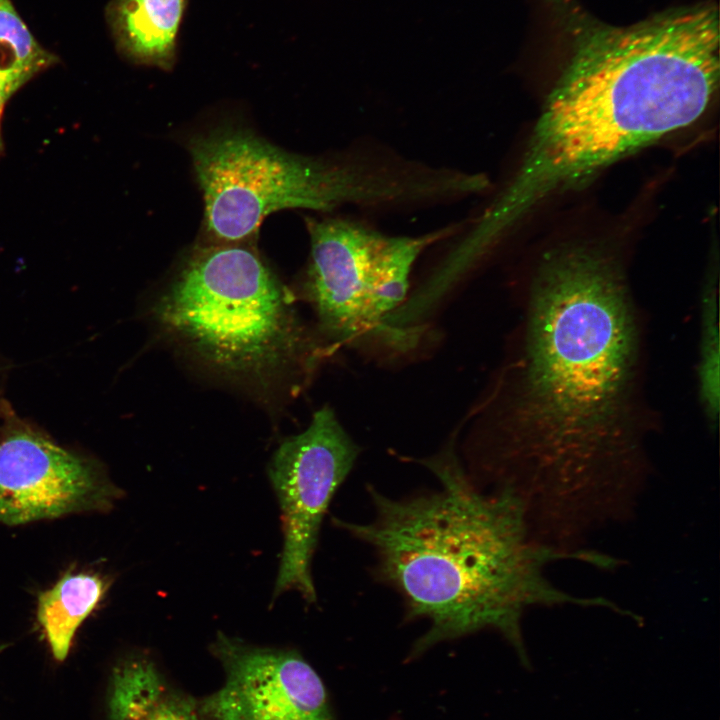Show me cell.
Here are the masks:
<instances>
[{
    "label": "cell",
    "instance_id": "obj_1",
    "mask_svg": "<svg viewBox=\"0 0 720 720\" xmlns=\"http://www.w3.org/2000/svg\"><path fill=\"white\" fill-rule=\"evenodd\" d=\"M489 472L533 527L571 537L631 514L648 472L640 321L619 262L556 249L529 287Z\"/></svg>",
    "mask_w": 720,
    "mask_h": 720
},
{
    "label": "cell",
    "instance_id": "obj_2",
    "mask_svg": "<svg viewBox=\"0 0 720 720\" xmlns=\"http://www.w3.org/2000/svg\"><path fill=\"white\" fill-rule=\"evenodd\" d=\"M452 440L420 462L441 489L391 499L368 488L375 517L335 523L376 553L377 575L403 597L406 618L429 622L414 651L480 630L500 633L528 663L522 618L534 606H602V597H578L549 581L546 567L561 559L614 568L617 559L584 549L561 550L534 536L524 501L511 489L485 493L465 471Z\"/></svg>",
    "mask_w": 720,
    "mask_h": 720
},
{
    "label": "cell",
    "instance_id": "obj_3",
    "mask_svg": "<svg viewBox=\"0 0 720 720\" xmlns=\"http://www.w3.org/2000/svg\"><path fill=\"white\" fill-rule=\"evenodd\" d=\"M550 2L570 57L519 173L492 208L507 226L555 189L693 123L719 79L718 13L711 5L615 27L573 0Z\"/></svg>",
    "mask_w": 720,
    "mask_h": 720
},
{
    "label": "cell",
    "instance_id": "obj_4",
    "mask_svg": "<svg viewBox=\"0 0 720 720\" xmlns=\"http://www.w3.org/2000/svg\"><path fill=\"white\" fill-rule=\"evenodd\" d=\"M162 330L209 368L266 388L311 372L322 354L289 292L240 244L198 248L162 293Z\"/></svg>",
    "mask_w": 720,
    "mask_h": 720
},
{
    "label": "cell",
    "instance_id": "obj_5",
    "mask_svg": "<svg viewBox=\"0 0 720 720\" xmlns=\"http://www.w3.org/2000/svg\"><path fill=\"white\" fill-rule=\"evenodd\" d=\"M189 148L204 196L206 231L216 244L249 239L277 210L399 206L424 202L429 194L421 167L353 154L296 155L247 130L219 129L191 139Z\"/></svg>",
    "mask_w": 720,
    "mask_h": 720
},
{
    "label": "cell",
    "instance_id": "obj_6",
    "mask_svg": "<svg viewBox=\"0 0 720 720\" xmlns=\"http://www.w3.org/2000/svg\"><path fill=\"white\" fill-rule=\"evenodd\" d=\"M359 452L333 409L325 406L314 413L303 432L283 441L273 454L268 475L283 532L273 599L294 590L307 602L316 601L311 562L321 523Z\"/></svg>",
    "mask_w": 720,
    "mask_h": 720
},
{
    "label": "cell",
    "instance_id": "obj_7",
    "mask_svg": "<svg viewBox=\"0 0 720 720\" xmlns=\"http://www.w3.org/2000/svg\"><path fill=\"white\" fill-rule=\"evenodd\" d=\"M306 226L311 243L306 293L322 331L335 343L384 340L370 302L388 278L403 236L345 218H308Z\"/></svg>",
    "mask_w": 720,
    "mask_h": 720
},
{
    "label": "cell",
    "instance_id": "obj_8",
    "mask_svg": "<svg viewBox=\"0 0 720 720\" xmlns=\"http://www.w3.org/2000/svg\"><path fill=\"white\" fill-rule=\"evenodd\" d=\"M211 650L225 678L196 703L202 720H334L321 678L297 651L254 646L220 632Z\"/></svg>",
    "mask_w": 720,
    "mask_h": 720
},
{
    "label": "cell",
    "instance_id": "obj_9",
    "mask_svg": "<svg viewBox=\"0 0 720 720\" xmlns=\"http://www.w3.org/2000/svg\"><path fill=\"white\" fill-rule=\"evenodd\" d=\"M119 490L46 438L16 432L0 442V523L20 525L109 507Z\"/></svg>",
    "mask_w": 720,
    "mask_h": 720
},
{
    "label": "cell",
    "instance_id": "obj_10",
    "mask_svg": "<svg viewBox=\"0 0 720 720\" xmlns=\"http://www.w3.org/2000/svg\"><path fill=\"white\" fill-rule=\"evenodd\" d=\"M186 0H113L107 17L117 47L138 63L172 65Z\"/></svg>",
    "mask_w": 720,
    "mask_h": 720
},
{
    "label": "cell",
    "instance_id": "obj_11",
    "mask_svg": "<svg viewBox=\"0 0 720 720\" xmlns=\"http://www.w3.org/2000/svg\"><path fill=\"white\" fill-rule=\"evenodd\" d=\"M107 590L103 578L87 573H67L40 594L37 619L50 650L58 661L66 659L74 635Z\"/></svg>",
    "mask_w": 720,
    "mask_h": 720
},
{
    "label": "cell",
    "instance_id": "obj_12",
    "mask_svg": "<svg viewBox=\"0 0 720 720\" xmlns=\"http://www.w3.org/2000/svg\"><path fill=\"white\" fill-rule=\"evenodd\" d=\"M21 19L11 0H0V93L7 101L35 75L57 63Z\"/></svg>",
    "mask_w": 720,
    "mask_h": 720
},
{
    "label": "cell",
    "instance_id": "obj_13",
    "mask_svg": "<svg viewBox=\"0 0 720 720\" xmlns=\"http://www.w3.org/2000/svg\"><path fill=\"white\" fill-rule=\"evenodd\" d=\"M720 343L718 292L714 278H709L700 296V332L696 366L698 399L707 424H718L720 395Z\"/></svg>",
    "mask_w": 720,
    "mask_h": 720
},
{
    "label": "cell",
    "instance_id": "obj_14",
    "mask_svg": "<svg viewBox=\"0 0 720 720\" xmlns=\"http://www.w3.org/2000/svg\"><path fill=\"white\" fill-rule=\"evenodd\" d=\"M168 684L152 660L133 657L119 665L112 677L109 720H132L152 706Z\"/></svg>",
    "mask_w": 720,
    "mask_h": 720
},
{
    "label": "cell",
    "instance_id": "obj_15",
    "mask_svg": "<svg viewBox=\"0 0 720 720\" xmlns=\"http://www.w3.org/2000/svg\"><path fill=\"white\" fill-rule=\"evenodd\" d=\"M133 720H202L196 703L169 687L158 700Z\"/></svg>",
    "mask_w": 720,
    "mask_h": 720
},
{
    "label": "cell",
    "instance_id": "obj_16",
    "mask_svg": "<svg viewBox=\"0 0 720 720\" xmlns=\"http://www.w3.org/2000/svg\"><path fill=\"white\" fill-rule=\"evenodd\" d=\"M453 231H454V230H453L452 227H447V228H444V229H441V230H438V231H434V232H436V233L438 234L439 239H442V238L446 237L447 235L451 234ZM439 239H438V240H439ZM406 299H407V298H406ZM403 303H404V302H403ZM394 312H395V311H394ZM394 312H393V313H394ZM393 313H392V314H393ZM392 314H391V315H392ZM391 315L387 316L386 318H384V319H382V320H377V319H376V321H377L378 325L380 326V328H381V330H382V332H383V335H384V338H385V342L388 343V344H390L392 347H395L394 338H393L392 332L390 331L389 327L387 326V320H388V318H389Z\"/></svg>",
    "mask_w": 720,
    "mask_h": 720
},
{
    "label": "cell",
    "instance_id": "obj_17",
    "mask_svg": "<svg viewBox=\"0 0 720 720\" xmlns=\"http://www.w3.org/2000/svg\"><path fill=\"white\" fill-rule=\"evenodd\" d=\"M6 100L3 98L2 94L0 93V157L3 154L4 145L2 140V133H1V119L3 114V108Z\"/></svg>",
    "mask_w": 720,
    "mask_h": 720
}]
</instances>
